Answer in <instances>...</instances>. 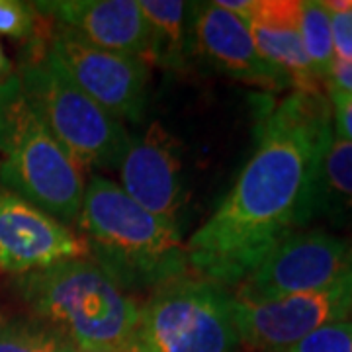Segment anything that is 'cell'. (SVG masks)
<instances>
[{
    "label": "cell",
    "mask_w": 352,
    "mask_h": 352,
    "mask_svg": "<svg viewBox=\"0 0 352 352\" xmlns=\"http://www.w3.org/2000/svg\"><path fill=\"white\" fill-rule=\"evenodd\" d=\"M75 258H88L78 233L0 188V272L20 276Z\"/></svg>",
    "instance_id": "30bf717a"
},
{
    "label": "cell",
    "mask_w": 352,
    "mask_h": 352,
    "mask_svg": "<svg viewBox=\"0 0 352 352\" xmlns=\"http://www.w3.org/2000/svg\"><path fill=\"white\" fill-rule=\"evenodd\" d=\"M352 231V143L333 131L315 180L311 221Z\"/></svg>",
    "instance_id": "2e32d148"
},
{
    "label": "cell",
    "mask_w": 352,
    "mask_h": 352,
    "mask_svg": "<svg viewBox=\"0 0 352 352\" xmlns=\"http://www.w3.org/2000/svg\"><path fill=\"white\" fill-rule=\"evenodd\" d=\"M256 2H258V0H215V4H217L219 8H223L227 12L235 14V16H239L245 22L249 20V16H251L252 10H254Z\"/></svg>",
    "instance_id": "cb8c5ba5"
},
{
    "label": "cell",
    "mask_w": 352,
    "mask_h": 352,
    "mask_svg": "<svg viewBox=\"0 0 352 352\" xmlns=\"http://www.w3.org/2000/svg\"><path fill=\"white\" fill-rule=\"evenodd\" d=\"M327 88L342 90L352 94V61H335L327 78Z\"/></svg>",
    "instance_id": "603a6c76"
},
{
    "label": "cell",
    "mask_w": 352,
    "mask_h": 352,
    "mask_svg": "<svg viewBox=\"0 0 352 352\" xmlns=\"http://www.w3.org/2000/svg\"><path fill=\"white\" fill-rule=\"evenodd\" d=\"M0 184L63 226H75L85 173L51 135L14 73L0 85Z\"/></svg>",
    "instance_id": "277c9868"
},
{
    "label": "cell",
    "mask_w": 352,
    "mask_h": 352,
    "mask_svg": "<svg viewBox=\"0 0 352 352\" xmlns=\"http://www.w3.org/2000/svg\"><path fill=\"white\" fill-rule=\"evenodd\" d=\"M300 32L315 78L321 85H327L331 67L335 63V50L331 16L321 0H300Z\"/></svg>",
    "instance_id": "e0dca14e"
},
{
    "label": "cell",
    "mask_w": 352,
    "mask_h": 352,
    "mask_svg": "<svg viewBox=\"0 0 352 352\" xmlns=\"http://www.w3.org/2000/svg\"><path fill=\"white\" fill-rule=\"evenodd\" d=\"M192 50L239 82L266 90L292 88L288 78L258 55L247 22L219 8L215 2L194 4Z\"/></svg>",
    "instance_id": "4fadbf2b"
},
{
    "label": "cell",
    "mask_w": 352,
    "mask_h": 352,
    "mask_svg": "<svg viewBox=\"0 0 352 352\" xmlns=\"http://www.w3.org/2000/svg\"><path fill=\"white\" fill-rule=\"evenodd\" d=\"M252 43L266 63L298 92H321L303 50L300 0H258L247 20Z\"/></svg>",
    "instance_id": "5bb4252c"
},
{
    "label": "cell",
    "mask_w": 352,
    "mask_h": 352,
    "mask_svg": "<svg viewBox=\"0 0 352 352\" xmlns=\"http://www.w3.org/2000/svg\"><path fill=\"white\" fill-rule=\"evenodd\" d=\"M333 138L323 92H289L256 126V147L212 217L186 241L190 270L235 288L268 252L311 221L319 164Z\"/></svg>",
    "instance_id": "6da1fadb"
},
{
    "label": "cell",
    "mask_w": 352,
    "mask_h": 352,
    "mask_svg": "<svg viewBox=\"0 0 352 352\" xmlns=\"http://www.w3.org/2000/svg\"><path fill=\"white\" fill-rule=\"evenodd\" d=\"M78 352H80V351H78Z\"/></svg>",
    "instance_id": "484cf974"
},
{
    "label": "cell",
    "mask_w": 352,
    "mask_h": 352,
    "mask_svg": "<svg viewBox=\"0 0 352 352\" xmlns=\"http://www.w3.org/2000/svg\"><path fill=\"white\" fill-rule=\"evenodd\" d=\"M51 24L36 4L20 0H0V36L36 45L47 38Z\"/></svg>",
    "instance_id": "d6986e66"
},
{
    "label": "cell",
    "mask_w": 352,
    "mask_h": 352,
    "mask_svg": "<svg viewBox=\"0 0 352 352\" xmlns=\"http://www.w3.org/2000/svg\"><path fill=\"white\" fill-rule=\"evenodd\" d=\"M331 16L335 61H352V0H321Z\"/></svg>",
    "instance_id": "44dd1931"
},
{
    "label": "cell",
    "mask_w": 352,
    "mask_h": 352,
    "mask_svg": "<svg viewBox=\"0 0 352 352\" xmlns=\"http://www.w3.org/2000/svg\"><path fill=\"white\" fill-rule=\"evenodd\" d=\"M237 344L233 292L188 274L155 289L141 305L126 352H233Z\"/></svg>",
    "instance_id": "8992f818"
},
{
    "label": "cell",
    "mask_w": 352,
    "mask_h": 352,
    "mask_svg": "<svg viewBox=\"0 0 352 352\" xmlns=\"http://www.w3.org/2000/svg\"><path fill=\"white\" fill-rule=\"evenodd\" d=\"M239 342L256 352H284L323 325L352 315V268L327 288L263 303L233 298Z\"/></svg>",
    "instance_id": "9c48e42d"
},
{
    "label": "cell",
    "mask_w": 352,
    "mask_h": 352,
    "mask_svg": "<svg viewBox=\"0 0 352 352\" xmlns=\"http://www.w3.org/2000/svg\"><path fill=\"white\" fill-rule=\"evenodd\" d=\"M88 258L124 289H159L188 276L182 227L151 214L131 200L120 184L92 175L76 217Z\"/></svg>",
    "instance_id": "7a4b0ae2"
},
{
    "label": "cell",
    "mask_w": 352,
    "mask_h": 352,
    "mask_svg": "<svg viewBox=\"0 0 352 352\" xmlns=\"http://www.w3.org/2000/svg\"><path fill=\"white\" fill-rule=\"evenodd\" d=\"M284 352H352V315L323 325Z\"/></svg>",
    "instance_id": "ffe728a7"
},
{
    "label": "cell",
    "mask_w": 352,
    "mask_h": 352,
    "mask_svg": "<svg viewBox=\"0 0 352 352\" xmlns=\"http://www.w3.org/2000/svg\"><path fill=\"white\" fill-rule=\"evenodd\" d=\"M36 8L92 47L149 59V30L138 0H51L36 2Z\"/></svg>",
    "instance_id": "7c38bea8"
},
{
    "label": "cell",
    "mask_w": 352,
    "mask_h": 352,
    "mask_svg": "<svg viewBox=\"0 0 352 352\" xmlns=\"http://www.w3.org/2000/svg\"><path fill=\"white\" fill-rule=\"evenodd\" d=\"M12 75H14L12 63H10L8 55L4 53L2 45H0V85H4V82H6V80H8Z\"/></svg>",
    "instance_id": "d4e9b609"
},
{
    "label": "cell",
    "mask_w": 352,
    "mask_h": 352,
    "mask_svg": "<svg viewBox=\"0 0 352 352\" xmlns=\"http://www.w3.org/2000/svg\"><path fill=\"white\" fill-rule=\"evenodd\" d=\"M16 76L32 108L82 173L118 170L131 135L124 122L65 75L45 50V39L30 45Z\"/></svg>",
    "instance_id": "5b68a950"
},
{
    "label": "cell",
    "mask_w": 352,
    "mask_h": 352,
    "mask_svg": "<svg viewBox=\"0 0 352 352\" xmlns=\"http://www.w3.org/2000/svg\"><path fill=\"white\" fill-rule=\"evenodd\" d=\"M120 188L131 200L180 227L184 210V178L180 147L170 131L153 122L139 135L131 138L118 166Z\"/></svg>",
    "instance_id": "8fae6325"
},
{
    "label": "cell",
    "mask_w": 352,
    "mask_h": 352,
    "mask_svg": "<svg viewBox=\"0 0 352 352\" xmlns=\"http://www.w3.org/2000/svg\"><path fill=\"white\" fill-rule=\"evenodd\" d=\"M45 50L65 75L116 120H141L151 82L147 61L92 47L53 24Z\"/></svg>",
    "instance_id": "ba28073f"
},
{
    "label": "cell",
    "mask_w": 352,
    "mask_h": 352,
    "mask_svg": "<svg viewBox=\"0 0 352 352\" xmlns=\"http://www.w3.org/2000/svg\"><path fill=\"white\" fill-rule=\"evenodd\" d=\"M327 98L333 116V131L344 141L352 143V94L327 88Z\"/></svg>",
    "instance_id": "7402d4cb"
},
{
    "label": "cell",
    "mask_w": 352,
    "mask_h": 352,
    "mask_svg": "<svg viewBox=\"0 0 352 352\" xmlns=\"http://www.w3.org/2000/svg\"><path fill=\"white\" fill-rule=\"evenodd\" d=\"M352 268V239L325 229H302L264 256L235 286L233 298L263 303L323 289Z\"/></svg>",
    "instance_id": "52a82bcc"
},
{
    "label": "cell",
    "mask_w": 352,
    "mask_h": 352,
    "mask_svg": "<svg viewBox=\"0 0 352 352\" xmlns=\"http://www.w3.org/2000/svg\"><path fill=\"white\" fill-rule=\"evenodd\" d=\"M149 30V67L184 71L192 53L194 4L180 0H138Z\"/></svg>",
    "instance_id": "9a60e30c"
},
{
    "label": "cell",
    "mask_w": 352,
    "mask_h": 352,
    "mask_svg": "<svg viewBox=\"0 0 352 352\" xmlns=\"http://www.w3.org/2000/svg\"><path fill=\"white\" fill-rule=\"evenodd\" d=\"M0 352H78L61 331L36 317L0 319Z\"/></svg>",
    "instance_id": "ac0fdd59"
},
{
    "label": "cell",
    "mask_w": 352,
    "mask_h": 352,
    "mask_svg": "<svg viewBox=\"0 0 352 352\" xmlns=\"http://www.w3.org/2000/svg\"><path fill=\"white\" fill-rule=\"evenodd\" d=\"M32 317L61 331L80 352H126L141 303L92 258H75L14 276Z\"/></svg>",
    "instance_id": "3957f363"
}]
</instances>
